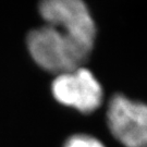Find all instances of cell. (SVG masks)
I'll list each match as a JSON object with an SVG mask.
<instances>
[{"instance_id":"1","label":"cell","mask_w":147,"mask_h":147,"mask_svg":"<svg viewBox=\"0 0 147 147\" xmlns=\"http://www.w3.org/2000/svg\"><path fill=\"white\" fill-rule=\"evenodd\" d=\"M27 48L40 68L58 75L82 67L90 53L62 31L47 24L28 34Z\"/></svg>"},{"instance_id":"2","label":"cell","mask_w":147,"mask_h":147,"mask_svg":"<svg viewBox=\"0 0 147 147\" xmlns=\"http://www.w3.org/2000/svg\"><path fill=\"white\" fill-rule=\"evenodd\" d=\"M39 13L47 25L59 28L92 51L96 25L83 0H42Z\"/></svg>"},{"instance_id":"3","label":"cell","mask_w":147,"mask_h":147,"mask_svg":"<svg viewBox=\"0 0 147 147\" xmlns=\"http://www.w3.org/2000/svg\"><path fill=\"white\" fill-rule=\"evenodd\" d=\"M108 127L124 147H147V105L121 94L111 98L107 110Z\"/></svg>"},{"instance_id":"4","label":"cell","mask_w":147,"mask_h":147,"mask_svg":"<svg viewBox=\"0 0 147 147\" xmlns=\"http://www.w3.org/2000/svg\"><path fill=\"white\" fill-rule=\"evenodd\" d=\"M55 99L83 113L96 110L102 101V88L88 69L83 67L57 75L51 85Z\"/></svg>"},{"instance_id":"5","label":"cell","mask_w":147,"mask_h":147,"mask_svg":"<svg viewBox=\"0 0 147 147\" xmlns=\"http://www.w3.org/2000/svg\"><path fill=\"white\" fill-rule=\"evenodd\" d=\"M64 147H106L98 138L86 134H76L69 138Z\"/></svg>"}]
</instances>
